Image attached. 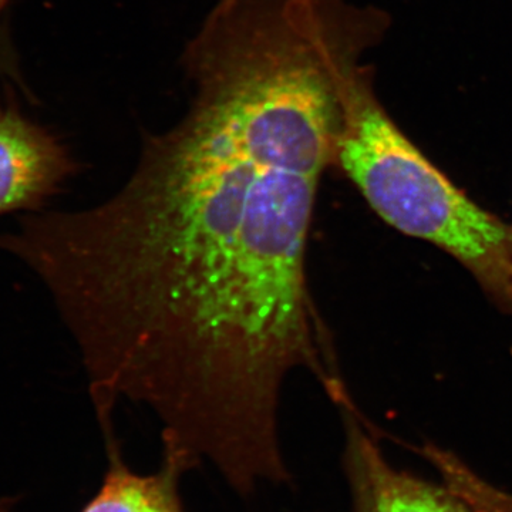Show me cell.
<instances>
[{"instance_id": "obj_2", "label": "cell", "mask_w": 512, "mask_h": 512, "mask_svg": "<svg viewBox=\"0 0 512 512\" xmlns=\"http://www.w3.org/2000/svg\"><path fill=\"white\" fill-rule=\"evenodd\" d=\"M333 167L380 220L456 259L512 318V225L471 200L403 133L380 103L365 64L343 87Z\"/></svg>"}, {"instance_id": "obj_6", "label": "cell", "mask_w": 512, "mask_h": 512, "mask_svg": "<svg viewBox=\"0 0 512 512\" xmlns=\"http://www.w3.org/2000/svg\"><path fill=\"white\" fill-rule=\"evenodd\" d=\"M237 2V0H217L215 2V5L217 6H228L231 5V3Z\"/></svg>"}, {"instance_id": "obj_5", "label": "cell", "mask_w": 512, "mask_h": 512, "mask_svg": "<svg viewBox=\"0 0 512 512\" xmlns=\"http://www.w3.org/2000/svg\"><path fill=\"white\" fill-rule=\"evenodd\" d=\"M110 468L99 493L82 512H184L178 478L187 470L178 458L165 456L151 476H138L124 466L119 446L109 448Z\"/></svg>"}, {"instance_id": "obj_4", "label": "cell", "mask_w": 512, "mask_h": 512, "mask_svg": "<svg viewBox=\"0 0 512 512\" xmlns=\"http://www.w3.org/2000/svg\"><path fill=\"white\" fill-rule=\"evenodd\" d=\"M349 424L352 460L370 512H467L456 498L440 488L394 470L362 433L353 417L352 404H340Z\"/></svg>"}, {"instance_id": "obj_1", "label": "cell", "mask_w": 512, "mask_h": 512, "mask_svg": "<svg viewBox=\"0 0 512 512\" xmlns=\"http://www.w3.org/2000/svg\"><path fill=\"white\" fill-rule=\"evenodd\" d=\"M181 63L194 96L143 138L126 183L80 211L28 215L0 248L55 299L97 419L120 400L163 426L164 453L211 461L232 487L288 480L286 379L342 392L308 276L320 181L335 164L342 69L281 20L205 30Z\"/></svg>"}, {"instance_id": "obj_3", "label": "cell", "mask_w": 512, "mask_h": 512, "mask_svg": "<svg viewBox=\"0 0 512 512\" xmlns=\"http://www.w3.org/2000/svg\"><path fill=\"white\" fill-rule=\"evenodd\" d=\"M74 170L59 137L0 97V215L39 210Z\"/></svg>"}]
</instances>
